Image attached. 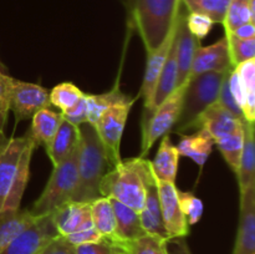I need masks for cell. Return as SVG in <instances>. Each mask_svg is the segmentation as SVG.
<instances>
[{
    "mask_svg": "<svg viewBox=\"0 0 255 254\" xmlns=\"http://www.w3.org/2000/svg\"><path fill=\"white\" fill-rule=\"evenodd\" d=\"M37 147L29 131L22 137L0 134V213L20 208Z\"/></svg>",
    "mask_w": 255,
    "mask_h": 254,
    "instance_id": "obj_1",
    "label": "cell"
},
{
    "mask_svg": "<svg viewBox=\"0 0 255 254\" xmlns=\"http://www.w3.org/2000/svg\"><path fill=\"white\" fill-rule=\"evenodd\" d=\"M153 177L151 161L144 157L121 159L102 177L100 194L116 199L139 213L146 201L147 186Z\"/></svg>",
    "mask_w": 255,
    "mask_h": 254,
    "instance_id": "obj_2",
    "label": "cell"
},
{
    "mask_svg": "<svg viewBox=\"0 0 255 254\" xmlns=\"http://www.w3.org/2000/svg\"><path fill=\"white\" fill-rule=\"evenodd\" d=\"M129 25L138 31L147 51L156 49L173 26L181 0H122Z\"/></svg>",
    "mask_w": 255,
    "mask_h": 254,
    "instance_id": "obj_3",
    "label": "cell"
},
{
    "mask_svg": "<svg viewBox=\"0 0 255 254\" xmlns=\"http://www.w3.org/2000/svg\"><path fill=\"white\" fill-rule=\"evenodd\" d=\"M79 143V186L74 201L92 202L100 198V183L110 169L109 154L94 126L82 124Z\"/></svg>",
    "mask_w": 255,
    "mask_h": 254,
    "instance_id": "obj_4",
    "label": "cell"
},
{
    "mask_svg": "<svg viewBox=\"0 0 255 254\" xmlns=\"http://www.w3.org/2000/svg\"><path fill=\"white\" fill-rule=\"evenodd\" d=\"M233 69V67H232ZM232 69L197 75L186 82L179 119L172 131L183 133L196 128L197 121L209 106L218 101L222 82Z\"/></svg>",
    "mask_w": 255,
    "mask_h": 254,
    "instance_id": "obj_5",
    "label": "cell"
},
{
    "mask_svg": "<svg viewBox=\"0 0 255 254\" xmlns=\"http://www.w3.org/2000/svg\"><path fill=\"white\" fill-rule=\"evenodd\" d=\"M77 164H79V146L65 161L54 166L44 191L30 209L35 216L40 217L49 214L66 202L74 201L79 186Z\"/></svg>",
    "mask_w": 255,
    "mask_h": 254,
    "instance_id": "obj_6",
    "label": "cell"
},
{
    "mask_svg": "<svg viewBox=\"0 0 255 254\" xmlns=\"http://www.w3.org/2000/svg\"><path fill=\"white\" fill-rule=\"evenodd\" d=\"M184 86L186 84L177 87L153 111L143 115L139 157L146 156L157 139L172 132L181 115Z\"/></svg>",
    "mask_w": 255,
    "mask_h": 254,
    "instance_id": "obj_7",
    "label": "cell"
},
{
    "mask_svg": "<svg viewBox=\"0 0 255 254\" xmlns=\"http://www.w3.org/2000/svg\"><path fill=\"white\" fill-rule=\"evenodd\" d=\"M136 100L137 97H131L126 101L117 102L110 106L94 126L97 136L100 137L106 148L111 167L122 159L120 154L122 134H124L131 107L133 106Z\"/></svg>",
    "mask_w": 255,
    "mask_h": 254,
    "instance_id": "obj_8",
    "label": "cell"
},
{
    "mask_svg": "<svg viewBox=\"0 0 255 254\" xmlns=\"http://www.w3.org/2000/svg\"><path fill=\"white\" fill-rule=\"evenodd\" d=\"M10 110L15 115V124L30 120L39 110L50 106L49 92L41 85L25 82L10 76Z\"/></svg>",
    "mask_w": 255,
    "mask_h": 254,
    "instance_id": "obj_9",
    "label": "cell"
},
{
    "mask_svg": "<svg viewBox=\"0 0 255 254\" xmlns=\"http://www.w3.org/2000/svg\"><path fill=\"white\" fill-rule=\"evenodd\" d=\"M59 236L51 214L40 216L26 231L15 237L0 254H40L42 249Z\"/></svg>",
    "mask_w": 255,
    "mask_h": 254,
    "instance_id": "obj_10",
    "label": "cell"
},
{
    "mask_svg": "<svg viewBox=\"0 0 255 254\" xmlns=\"http://www.w3.org/2000/svg\"><path fill=\"white\" fill-rule=\"evenodd\" d=\"M156 182L159 194L162 221L168 239L187 238L189 234V224L179 206L178 188L176 187V183L158 181L157 178Z\"/></svg>",
    "mask_w": 255,
    "mask_h": 254,
    "instance_id": "obj_11",
    "label": "cell"
},
{
    "mask_svg": "<svg viewBox=\"0 0 255 254\" xmlns=\"http://www.w3.org/2000/svg\"><path fill=\"white\" fill-rule=\"evenodd\" d=\"M174 34H176V22H173V26L169 30L162 44L157 46L156 49L147 51V62L143 82H142L141 90H139V94L137 96H142V99H143L144 114H149L154 110V95H156L157 84H158L162 67H163L167 55H168L171 45L173 42Z\"/></svg>",
    "mask_w": 255,
    "mask_h": 254,
    "instance_id": "obj_12",
    "label": "cell"
},
{
    "mask_svg": "<svg viewBox=\"0 0 255 254\" xmlns=\"http://www.w3.org/2000/svg\"><path fill=\"white\" fill-rule=\"evenodd\" d=\"M187 10L186 5L179 2L176 15V50L177 64H178V86L186 84L191 74L192 62L196 51L201 45V40L194 36L187 26Z\"/></svg>",
    "mask_w": 255,
    "mask_h": 254,
    "instance_id": "obj_13",
    "label": "cell"
},
{
    "mask_svg": "<svg viewBox=\"0 0 255 254\" xmlns=\"http://www.w3.org/2000/svg\"><path fill=\"white\" fill-rule=\"evenodd\" d=\"M51 218L57 233L61 237L94 226L91 206L89 202L69 201L51 212Z\"/></svg>",
    "mask_w": 255,
    "mask_h": 254,
    "instance_id": "obj_14",
    "label": "cell"
},
{
    "mask_svg": "<svg viewBox=\"0 0 255 254\" xmlns=\"http://www.w3.org/2000/svg\"><path fill=\"white\" fill-rule=\"evenodd\" d=\"M232 67L234 66L232 64L231 52H229L228 37L224 34V36L216 44L206 47H198L192 62L189 79L204 72L226 71Z\"/></svg>",
    "mask_w": 255,
    "mask_h": 254,
    "instance_id": "obj_15",
    "label": "cell"
},
{
    "mask_svg": "<svg viewBox=\"0 0 255 254\" xmlns=\"http://www.w3.org/2000/svg\"><path fill=\"white\" fill-rule=\"evenodd\" d=\"M232 254H255V187L241 193V212Z\"/></svg>",
    "mask_w": 255,
    "mask_h": 254,
    "instance_id": "obj_16",
    "label": "cell"
},
{
    "mask_svg": "<svg viewBox=\"0 0 255 254\" xmlns=\"http://www.w3.org/2000/svg\"><path fill=\"white\" fill-rule=\"evenodd\" d=\"M243 121L244 120L234 116L217 101L201 115L197 121L196 128L206 129L216 141L219 137L226 136L243 126Z\"/></svg>",
    "mask_w": 255,
    "mask_h": 254,
    "instance_id": "obj_17",
    "label": "cell"
},
{
    "mask_svg": "<svg viewBox=\"0 0 255 254\" xmlns=\"http://www.w3.org/2000/svg\"><path fill=\"white\" fill-rule=\"evenodd\" d=\"M64 117V116H62ZM80 142V128L75 125L70 124L67 120L62 119L54 138L45 148L47 156L51 159L52 164L61 163L67 158L75 149L77 148Z\"/></svg>",
    "mask_w": 255,
    "mask_h": 254,
    "instance_id": "obj_18",
    "label": "cell"
},
{
    "mask_svg": "<svg viewBox=\"0 0 255 254\" xmlns=\"http://www.w3.org/2000/svg\"><path fill=\"white\" fill-rule=\"evenodd\" d=\"M139 218H141L142 228L147 234H153V236H159L162 238L168 239L163 221H162L156 177H153L147 186L146 201H144L143 208L139 212Z\"/></svg>",
    "mask_w": 255,
    "mask_h": 254,
    "instance_id": "obj_19",
    "label": "cell"
},
{
    "mask_svg": "<svg viewBox=\"0 0 255 254\" xmlns=\"http://www.w3.org/2000/svg\"><path fill=\"white\" fill-rule=\"evenodd\" d=\"M244 142L239 161L237 178H238L239 192L248 191L255 187V144H254V122H243Z\"/></svg>",
    "mask_w": 255,
    "mask_h": 254,
    "instance_id": "obj_20",
    "label": "cell"
},
{
    "mask_svg": "<svg viewBox=\"0 0 255 254\" xmlns=\"http://www.w3.org/2000/svg\"><path fill=\"white\" fill-rule=\"evenodd\" d=\"M116 217V238L115 246H120L126 242H131L138 237L146 234L141 224L139 213L134 209L129 208L126 204L110 198Z\"/></svg>",
    "mask_w": 255,
    "mask_h": 254,
    "instance_id": "obj_21",
    "label": "cell"
},
{
    "mask_svg": "<svg viewBox=\"0 0 255 254\" xmlns=\"http://www.w3.org/2000/svg\"><path fill=\"white\" fill-rule=\"evenodd\" d=\"M179 157L181 156L178 149L172 143L169 134H164L156 157L151 161V168L154 177L158 181L176 182Z\"/></svg>",
    "mask_w": 255,
    "mask_h": 254,
    "instance_id": "obj_22",
    "label": "cell"
},
{
    "mask_svg": "<svg viewBox=\"0 0 255 254\" xmlns=\"http://www.w3.org/2000/svg\"><path fill=\"white\" fill-rule=\"evenodd\" d=\"M214 139L206 129L199 128L193 134H182L177 144L179 156L193 159L199 167H203L213 151Z\"/></svg>",
    "mask_w": 255,
    "mask_h": 254,
    "instance_id": "obj_23",
    "label": "cell"
},
{
    "mask_svg": "<svg viewBox=\"0 0 255 254\" xmlns=\"http://www.w3.org/2000/svg\"><path fill=\"white\" fill-rule=\"evenodd\" d=\"M39 217L30 209H12L0 213V252L19 234L26 231Z\"/></svg>",
    "mask_w": 255,
    "mask_h": 254,
    "instance_id": "obj_24",
    "label": "cell"
},
{
    "mask_svg": "<svg viewBox=\"0 0 255 254\" xmlns=\"http://www.w3.org/2000/svg\"><path fill=\"white\" fill-rule=\"evenodd\" d=\"M61 112L50 110L49 107L39 110L31 117V127L29 129L30 136L37 146H44L46 148L51 139L54 138L57 128L62 121Z\"/></svg>",
    "mask_w": 255,
    "mask_h": 254,
    "instance_id": "obj_25",
    "label": "cell"
},
{
    "mask_svg": "<svg viewBox=\"0 0 255 254\" xmlns=\"http://www.w3.org/2000/svg\"><path fill=\"white\" fill-rule=\"evenodd\" d=\"M91 206L92 223L95 228L99 231L102 238L116 244V217L110 198L100 197L95 201L90 202Z\"/></svg>",
    "mask_w": 255,
    "mask_h": 254,
    "instance_id": "obj_26",
    "label": "cell"
},
{
    "mask_svg": "<svg viewBox=\"0 0 255 254\" xmlns=\"http://www.w3.org/2000/svg\"><path fill=\"white\" fill-rule=\"evenodd\" d=\"M243 96V116L247 122L255 120V59L234 66Z\"/></svg>",
    "mask_w": 255,
    "mask_h": 254,
    "instance_id": "obj_27",
    "label": "cell"
},
{
    "mask_svg": "<svg viewBox=\"0 0 255 254\" xmlns=\"http://www.w3.org/2000/svg\"><path fill=\"white\" fill-rule=\"evenodd\" d=\"M174 37H176V34H174ZM177 87H178V64H177L176 39H173L166 61L162 67L158 84H157L156 95H154V109L159 104H162Z\"/></svg>",
    "mask_w": 255,
    "mask_h": 254,
    "instance_id": "obj_28",
    "label": "cell"
},
{
    "mask_svg": "<svg viewBox=\"0 0 255 254\" xmlns=\"http://www.w3.org/2000/svg\"><path fill=\"white\" fill-rule=\"evenodd\" d=\"M131 99V96L125 95L121 91L119 85L114 87L110 91L105 92V94L99 95H91L85 94V104H86V115H87V124L95 126L101 115L109 109L112 105L117 104V102L126 101V100Z\"/></svg>",
    "mask_w": 255,
    "mask_h": 254,
    "instance_id": "obj_29",
    "label": "cell"
},
{
    "mask_svg": "<svg viewBox=\"0 0 255 254\" xmlns=\"http://www.w3.org/2000/svg\"><path fill=\"white\" fill-rule=\"evenodd\" d=\"M244 122V121H243ZM243 142H244V128L243 126L234 129L231 133L226 134L223 137H219L214 141L217 144V148L223 156L224 161L227 162L232 171L237 174L239 167V161H241L242 151H243Z\"/></svg>",
    "mask_w": 255,
    "mask_h": 254,
    "instance_id": "obj_30",
    "label": "cell"
},
{
    "mask_svg": "<svg viewBox=\"0 0 255 254\" xmlns=\"http://www.w3.org/2000/svg\"><path fill=\"white\" fill-rule=\"evenodd\" d=\"M255 0H231L224 17V31L231 32L241 25L254 22Z\"/></svg>",
    "mask_w": 255,
    "mask_h": 254,
    "instance_id": "obj_31",
    "label": "cell"
},
{
    "mask_svg": "<svg viewBox=\"0 0 255 254\" xmlns=\"http://www.w3.org/2000/svg\"><path fill=\"white\" fill-rule=\"evenodd\" d=\"M168 239L153 234H143L131 242L120 244L124 254H168L167 249Z\"/></svg>",
    "mask_w": 255,
    "mask_h": 254,
    "instance_id": "obj_32",
    "label": "cell"
},
{
    "mask_svg": "<svg viewBox=\"0 0 255 254\" xmlns=\"http://www.w3.org/2000/svg\"><path fill=\"white\" fill-rule=\"evenodd\" d=\"M189 12L207 15L216 24H223L231 0H182Z\"/></svg>",
    "mask_w": 255,
    "mask_h": 254,
    "instance_id": "obj_33",
    "label": "cell"
},
{
    "mask_svg": "<svg viewBox=\"0 0 255 254\" xmlns=\"http://www.w3.org/2000/svg\"><path fill=\"white\" fill-rule=\"evenodd\" d=\"M84 97V92L71 82H62L52 87L51 92L49 94L50 105H54L61 112L70 110L74 107L80 100Z\"/></svg>",
    "mask_w": 255,
    "mask_h": 254,
    "instance_id": "obj_34",
    "label": "cell"
},
{
    "mask_svg": "<svg viewBox=\"0 0 255 254\" xmlns=\"http://www.w3.org/2000/svg\"><path fill=\"white\" fill-rule=\"evenodd\" d=\"M229 42V52H231L232 64L233 66L242 64L248 60L255 59V37L251 39H239L231 34H226Z\"/></svg>",
    "mask_w": 255,
    "mask_h": 254,
    "instance_id": "obj_35",
    "label": "cell"
},
{
    "mask_svg": "<svg viewBox=\"0 0 255 254\" xmlns=\"http://www.w3.org/2000/svg\"><path fill=\"white\" fill-rule=\"evenodd\" d=\"M179 206L186 216L189 226L198 223L203 214V202L191 192H182L178 189Z\"/></svg>",
    "mask_w": 255,
    "mask_h": 254,
    "instance_id": "obj_36",
    "label": "cell"
},
{
    "mask_svg": "<svg viewBox=\"0 0 255 254\" xmlns=\"http://www.w3.org/2000/svg\"><path fill=\"white\" fill-rule=\"evenodd\" d=\"M214 22L209 19L207 15L199 14V12H189L187 14V26L189 31L202 40L209 34V31L213 27Z\"/></svg>",
    "mask_w": 255,
    "mask_h": 254,
    "instance_id": "obj_37",
    "label": "cell"
},
{
    "mask_svg": "<svg viewBox=\"0 0 255 254\" xmlns=\"http://www.w3.org/2000/svg\"><path fill=\"white\" fill-rule=\"evenodd\" d=\"M9 80L10 76L6 72H0V134L4 133V127L10 111Z\"/></svg>",
    "mask_w": 255,
    "mask_h": 254,
    "instance_id": "obj_38",
    "label": "cell"
},
{
    "mask_svg": "<svg viewBox=\"0 0 255 254\" xmlns=\"http://www.w3.org/2000/svg\"><path fill=\"white\" fill-rule=\"evenodd\" d=\"M75 252H76V254H124L119 247H116L106 239L95 242V243L76 246Z\"/></svg>",
    "mask_w": 255,
    "mask_h": 254,
    "instance_id": "obj_39",
    "label": "cell"
},
{
    "mask_svg": "<svg viewBox=\"0 0 255 254\" xmlns=\"http://www.w3.org/2000/svg\"><path fill=\"white\" fill-rule=\"evenodd\" d=\"M229 72L227 74V76L224 77L223 82H222L221 91H219V96H218V102L222 105V106L226 107L229 112H232L234 116L238 117V119H241V120H244L243 111H242V109L239 107V105L237 104V101L234 100L233 95H232L231 90H229V84H228Z\"/></svg>",
    "mask_w": 255,
    "mask_h": 254,
    "instance_id": "obj_40",
    "label": "cell"
},
{
    "mask_svg": "<svg viewBox=\"0 0 255 254\" xmlns=\"http://www.w3.org/2000/svg\"><path fill=\"white\" fill-rule=\"evenodd\" d=\"M67 242H69L71 246H81V244L86 243H95V242L102 241V236L99 233L96 228L94 226L87 227V228L81 229V231H77L75 233L69 234V236L64 237Z\"/></svg>",
    "mask_w": 255,
    "mask_h": 254,
    "instance_id": "obj_41",
    "label": "cell"
},
{
    "mask_svg": "<svg viewBox=\"0 0 255 254\" xmlns=\"http://www.w3.org/2000/svg\"><path fill=\"white\" fill-rule=\"evenodd\" d=\"M62 116L65 120L70 122V124L75 125V126H81L82 124H86L87 122V115H86V104H85V94L84 97L75 105L74 107H71L70 110L61 112Z\"/></svg>",
    "mask_w": 255,
    "mask_h": 254,
    "instance_id": "obj_42",
    "label": "cell"
},
{
    "mask_svg": "<svg viewBox=\"0 0 255 254\" xmlns=\"http://www.w3.org/2000/svg\"><path fill=\"white\" fill-rule=\"evenodd\" d=\"M40 254H76L75 247L71 246L64 237L57 236L52 239Z\"/></svg>",
    "mask_w": 255,
    "mask_h": 254,
    "instance_id": "obj_43",
    "label": "cell"
},
{
    "mask_svg": "<svg viewBox=\"0 0 255 254\" xmlns=\"http://www.w3.org/2000/svg\"><path fill=\"white\" fill-rule=\"evenodd\" d=\"M168 254H192L186 238H173L167 242Z\"/></svg>",
    "mask_w": 255,
    "mask_h": 254,
    "instance_id": "obj_44",
    "label": "cell"
},
{
    "mask_svg": "<svg viewBox=\"0 0 255 254\" xmlns=\"http://www.w3.org/2000/svg\"><path fill=\"white\" fill-rule=\"evenodd\" d=\"M226 34H231L233 36L239 37V39H251V37H255V25L254 22H248V24L241 25L236 30L226 32Z\"/></svg>",
    "mask_w": 255,
    "mask_h": 254,
    "instance_id": "obj_45",
    "label": "cell"
},
{
    "mask_svg": "<svg viewBox=\"0 0 255 254\" xmlns=\"http://www.w3.org/2000/svg\"><path fill=\"white\" fill-rule=\"evenodd\" d=\"M2 71H4V66H2L1 62H0V72H2Z\"/></svg>",
    "mask_w": 255,
    "mask_h": 254,
    "instance_id": "obj_46",
    "label": "cell"
}]
</instances>
